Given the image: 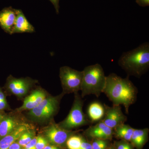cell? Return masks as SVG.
Instances as JSON below:
<instances>
[{
  "mask_svg": "<svg viewBox=\"0 0 149 149\" xmlns=\"http://www.w3.org/2000/svg\"><path fill=\"white\" fill-rule=\"evenodd\" d=\"M21 149H24V148H21Z\"/></svg>",
  "mask_w": 149,
  "mask_h": 149,
  "instance_id": "cell-34",
  "label": "cell"
},
{
  "mask_svg": "<svg viewBox=\"0 0 149 149\" xmlns=\"http://www.w3.org/2000/svg\"><path fill=\"white\" fill-rule=\"evenodd\" d=\"M81 85V97L95 95L98 97L103 93L105 85L106 76L100 65L97 64L86 66L83 70Z\"/></svg>",
  "mask_w": 149,
  "mask_h": 149,
  "instance_id": "cell-3",
  "label": "cell"
},
{
  "mask_svg": "<svg viewBox=\"0 0 149 149\" xmlns=\"http://www.w3.org/2000/svg\"><path fill=\"white\" fill-rule=\"evenodd\" d=\"M59 77L63 94L77 93L81 90L83 71L68 66L62 67L60 69Z\"/></svg>",
  "mask_w": 149,
  "mask_h": 149,
  "instance_id": "cell-6",
  "label": "cell"
},
{
  "mask_svg": "<svg viewBox=\"0 0 149 149\" xmlns=\"http://www.w3.org/2000/svg\"><path fill=\"white\" fill-rule=\"evenodd\" d=\"M74 133L72 130H65L55 123L49 125L45 130V138L49 143L61 148L66 146L68 139L74 134Z\"/></svg>",
  "mask_w": 149,
  "mask_h": 149,
  "instance_id": "cell-7",
  "label": "cell"
},
{
  "mask_svg": "<svg viewBox=\"0 0 149 149\" xmlns=\"http://www.w3.org/2000/svg\"><path fill=\"white\" fill-rule=\"evenodd\" d=\"M22 124L15 118L5 115L0 121V139L12 133Z\"/></svg>",
  "mask_w": 149,
  "mask_h": 149,
  "instance_id": "cell-16",
  "label": "cell"
},
{
  "mask_svg": "<svg viewBox=\"0 0 149 149\" xmlns=\"http://www.w3.org/2000/svg\"><path fill=\"white\" fill-rule=\"evenodd\" d=\"M49 1L53 5L55 9L56 13L58 14L59 10V0H49Z\"/></svg>",
  "mask_w": 149,
  "mask_h": 149,
  "instance_id": "cell-27",
  "label": "cell"
},
{
  "mask_svg": "<svg viewBox=\"0 0 149 149\" xmlns=\"http://www.w3.org/2000/svg\"><path fill=\"white\" fill-rule=\"evenodd\" d=\"M29 128V125L23 123L12 133L0 139V149H8L12 144L18 140L22 133Z\"/></svg>",
  "mask_w": 149,
  "mask_h": 149,
  "instance_id": "cell-14",
  "label": "cell"
},
{
  "mask_svg": "<svg viewBox=\"0 0 149 149\" xmlns=\"http://www.w3.org/2000/svg\"><path fill=\"white\" fill-rule=\"evenodd\" d=\"M74 99L69 114L58 125L67 130H72L91 124L88 116L83 111L84 101L78 93H75Z\"/></svg>",
  "mask_w": 149,
  "mask_h": 149,
  "instance_id": "cell-4",
  "label": "cell"
},
{
  "mask_svg": "<svg viewBox=\"0 0 149 149\" xmlns=\"http://www.w3.org/2000/svg\"><path fill=\"white\" fill-rule=\"evenodd\" d=\"M35 32V27L28 21L22 10L17 9V14L13 29L12 34L15 33H32Z\"/></svg>",
  "mask_w": 149,
  "mask_h": 149,
  "instance_id": "cell-13",
  "label": "cell"
},
{
  "mask_svg": "<svg viewBox=\"0 0 149 149\" xmlns=\"http://www.w3.org/2000/svg\"><path fill=\"white\" fill-rule=\"evenodd\" d=\"M63 94V93L56 97H46L38 106L29 111V116L37 121H44L50 119L57 111L61 99Z\"/></svg>",
  "mask_w": 149,
  "mask_h": 149,
  "instance_id": "cell-5",
  "label": "cell"
},
{
  "mask_svg": "<svg viewBox=\"0 0 149 149\" xmlns=\"http://www.w3.org/2000/svg\"><path fill=\"white\" fill-rule=\"evenodd\" d=\"M149 132L148 128L134 129L130 140V143L136 149H143L148 140Z\"/></svg>",
  "mask_w": 149,
  "mask_h": 149,
  "instance_id": "cell-17",
  "label": "cell"
},
{
  "mask_svg": "<svg viewBox=\"0 0 149 149\" xmlns=\"http://www.w3.org/2000/svg\"><path fill=\"white\" fill-rule=\"evenodd\" d=\"M118 64L128 76L140 78L149 68V43L146 42L138 47L124 52L118 61Z\"/></svg>",
  "mask_w": 149,
  "mask_h": 149,
  "instance_id": "cell-2",
  "label": "cell"
},
{
  "mask_svg": "<svg viewBox=\"0 0 149 149\" xmlns=\"http://www.w3.org/2000/svg\"><path fill=\"white\" fill-rule=\"evenodd\" d=\"M83 136L73 134L68 139L66 146L68 149H80Z\"/></svg>",
  "mask_w": 149,
  "mask_h": 149,
  "instance_id": "cell-19",
  "label": "cell"
},
{
  "mask_svg": "<svg viewBox=\"0 0 149 149\" xmlns=\"http://www.w3.org/2000/svg\"><path fill=\"white\" fill-rule=\"evenodd\" d=\"M106 149H116L115 148L114 146H113V145H110Z\"/></svg>",
  "mask_w": 149,
  "mask_h": 149,
  "instance_id": "cell-32",
  "label": "cell"
},
{
  "mask_svg": "<svg viewBox=\"0 0 149 149\" xmlns=\"http://www.w3.org/2000/svg\"><path fill=\"white\" fill-rule=\"evenodd\" d=\"M113 145L116 149H134L130 142L123 140L115 141Z\"/></svg>",
  "mask_w": 149,
  "mask_h": 149,
  "instance_id": "cell-22",
  "label": "cell"
},
{
  "mask_svg": "<svg viewBox=\"0 0 149 149\" xmlns=\"http://www.w3.org/2000/svg\"><path fill=\"white\" fill-rule=\"evenodd\" d=\"M80 149H93L91 142H89L88 139L84 136H83Z\"/></svg>",
  "mask_w": 149,
  "mask_h": 149,
  "instance_id": "cell-24",
  "label": "cell"
},
{
  "mask_svg": "<svg viewBox=\"0 0 149 149\" xmlns=\"http://www.w3.org/2000/svg\"><path fill=\"white\" fill-rule=\"evenodd\" d=\"M7 106V103L6 101H0V111L4 109Z\"/></svg>",
  "mask_w": 149,
  "mask_h": 149,
  "instance_id": "cell-29",
  "label": "cell"
},
{
  "mask_svg": "<svg viewBox=\"0 0 149 149\" xmlns=\"http://www.w3.org/2000/svg\"><path fill=\"white\" fill-rule=\"evenodd\" d=\"M35 83V80L28 77L16 78L10 75L7 80L6 87L13 95L21 97L27 94Z\"/></svg>",
  "mask_w": 149,
  "mask_h": 149,
  "instance_id": "cell-9",
  "label": "cell"
},
{
  "mask_svg": "<svg viewBox=\"0 0 149 149\" xmlns=\"http://www.w3.org/2000/svg\"><path fill=\"white\" fill-rule=\"evenodd\" d=\"M105 113L104 104L98 102L91 103L87 110L88 120L91 123L98 122L102 120Z\"/></svg>",
  "mask_w": 149,
  "mask_h": 149,
  "instance_id": "cell-15",
  "label": "cell"
},
{
  "mask_svg": "<svg viewBox=\"0 0 149 149\" xmlns=\"http://www.w3.org/2000/svg\"><path fill=\"white\" fill-rule=\"evenodd\" d=\"M103 93L105 94L113 105H123L127 114L130 106L136 103L138 90L129 79V77L122 78L111 73L106 76Z\"/></svg>",
  "mask_w": 149,
  "mask_h": 149,
  "instance_id": "cell-1",
  "label": "cell"
},
{
  "mask_svg": "<svg viewBox=\"0 0 149 149\" xmlns=\"http://www.w3.org/2000/svg\"><path fill=\"white\" fill-rule=\"evenodd\" d=\"M21 148L18 142L16 141L11 145L8 149H21Z\"/></svg>",
  "mask_w": 149,
  "mask_h": 149,
  "instance_id": "cell-28",
  "label": "cell"
},
{
  "mask_svg": "<svg viewBox=\"0 0 149 149\" xmlns=\"http://www.w3.org/2000/svg\"><path fill=\"white\" fill-rule=\"evenodd\" d=\"M46 97L45 93L43 90H35L24 99L23 104L19 108L17 111H22L27 110H31L38 106Z\"/></svg>",
  "mask_w": 149,
  "mask_h": 149,
  "instance_id": "cell-12",
  "label": "cell"
},
{
  "mask_svg": "<svg viewBox=\"0 0 149 149\" xmlns=\"http://www.w3.org/2000/svg\"><path fill=\"white\" fill-rule=\"evenodd\" d=\"M105 113L102 121L113 130L118 125L125 123L127 117L123 114L121 106L113 105L110 107L105 104Z\"/></svg>",
  "mask_w": 149,
  "mask_h": 149,
  "instance_id": "cell-8",
  "label": "cell"
},
{
  "mask_svg": "<svg viewBox=\"0 0 149 149\" xmlns=\"http://www.w3.org/2000/svg\"><path fill=\"white\" fill-rule=\"evenodd\" d=\"M35 132L29 129L24 132L18 139V143L21 147H24L35 137Z\"/></svg>",
  "mask_w": 149,
  "mask_h": 149,
  "instance_id": "cell-20",
  "label": "cell"
},
{
  "mask_svg": "<svg viewBox=\"0 0 149 149\" xmlns=\"http://www.w3.org/2000/svg\"><path fill=\"white\" fill-rule=\"evenodd\" d=\"M110 140L93 139L91 142L93 149H106L110 144Z\"/></svg>",
  "mask_w": 149,
  "mask_h": 149,
  "instance_id": "cell-21",
  "label": "cell"
},
{
  "mask_svg": "<svg viewBox=\"0 0 149 149\" xmlns=\"http://www.w3.org/2000/svg\"><path fill=\"white\" fill-rule=\"evenodd\" d=\"M0 101H6L4 94L1 89H0Z\"/></svg>",
  "mask_w": 149,
  "mask_h": 149,
  "instance_id": "cell-31",
  "label": "cell"
},
{
  "mask_svg": "<svg viewBox=\"0 0 149 149\" xmlns=\"http://www.w3.org/2000/svg\"><path fill=\"white\" fill-rule=\"evenodd\" d=\"M37 137H34L31 141L24 147L25 149H37L36 145Z\"/></svg>",
  "mask_w": 149,
  "mask_h": 149,
  "instance_id": "cell-25",
  "label": "cell"
},
{
  "mask_svg": "<svg viewBox=\"0 0 149 149\" xmlns=\"http://www.w3.org/2000/svg\"><path fill=\"white\" fill-rule=\"evenodd\" d=\"M84 136L87 139L92 140L99 139L111 141L113 136V131L102 120L86 129L84 131Z\"/></svg>",
  "mask_w": 149,
  "mask_h": 149,
  "instance_id": "cell-10",
  "label": "cell"
},
{
  "mask_svg": "<svg viewBox=\"0 0 149 149\" xmlns=\"http://www.w3.org/2000/svg\"><path fill=\"white\" fill-rule=\"evenodd\" d=\"M136 2L142 7L148 6H149V0H136Z\"/></svg>",
  "mask_w": 149,
  "mask_h": 149,
  "instance_id": "cell-26",
  "label": "cell"
},
{
  "mask_svg": "<svg viewBox=\"0 0 149 149\" xmlns=\"http://www.w3.org/2000/svg\"><path fill=\"white\" fill-rule=\"evenodd\" d=\"M17 9L12 7L5 8L0 11V27L6 32L12 35Z\"/></svg>",
  "mask_w": 149,
  "mask_h": 149,
  "instance_id": "cell-11",
  "label": "cell"
},
{
  "mask_svg": "<svg viewBox=\"0 0 149 149\" xmlns=\"http://www.w3.org/2000/svg\"><path fill=\"white\" fill-rule=\"evenodd\" d=\"M49 143L45 138L42 136L37 137L36 147L37 149H43L49 145Z\"/></svg>",
  "mask_w": 149,
  "mask_h": 149,
  "instance_id": "cell-23",
  "label": "cell"
},
{
  "mask_svg": "<svg viewBox=\"0 0 149 149\" xmlns=\"http://www.w3.org/2000/svg\"><path fill=\"white\" fill-rule=\"evenodd\" d=\"M5 116V115L1 113L0 112V121L3 118V117H4Z\"/></svg>",
  "mask_w": 149,
  "mask_h": 149,
  "instance_id": "cell-33",
  "label": "cell"
},
{
  "mask_svg": "<svg viewBox=\"0 0 149 149\" xmlns=\"http://www.w3.org/2000/svg\"><path fill=\"white\" fill-rule=\"evenodd\" d=\"M43 149H61V148L53 145H48Z\"/></svg>",
  "mask_w": 149,
  "mask_h": 149,
  "instance_id": "cell-30",
  "label": "cell"
},
{
  "mask_svg": "<svg viewBox=\"0 0 149 149\" xmlns=\"http://www.w3.org/2000/svg\"><path fill=\"white\" fill-rule=\"evenodd\" d=\"M134 129L130 125L123 123L113 129V136L116 139L130 142Z\"/></svg>",
  "mask_w": 149,
  "mask_h": 149,
  "instance_id": "cell-18",
  "label": "cell"
}]
</instances>
